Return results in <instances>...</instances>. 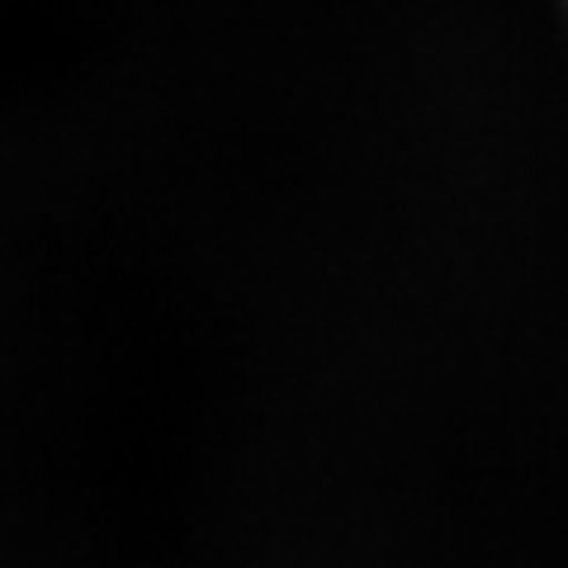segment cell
Listing matches in <instances>:
<instances>
[{"label":"cell","instance_id":"6da1fadb","mask_svg":"<svg viewBox=\"0 0 568 568\" xmlns=\"http://www.w3.org/2000/svg\"><path fill=\"white\" fill-rule=\"evenodd\" d=\"M564 20H568V0H564Z\"/></svg>","mask_w":568,"mask_h":568}]
</instances>
